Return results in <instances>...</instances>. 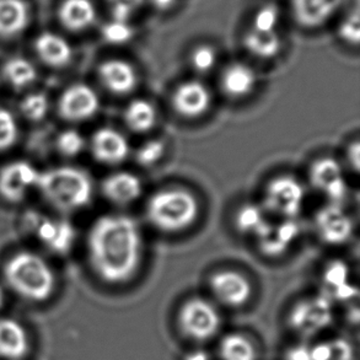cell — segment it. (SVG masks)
I'll use <instances>...</instances> for the list:
<instances>
[{
  "instance_id": "5bb4252c",
  "label": "cell",
  "mask_w": 360,
  "mask_h": 360,
  "mask_svg": "<svg viewBox=\"0 0 360 360\" xmlns=\"http://www.w3.org/2000/svg\"><path fill=\"white\" fill-rule=\"evenodd\" d=\"M210 289L221 304L241 307L251 299L252 288L248 278L235 271H221L210 278Z\"/></svg>"
},
{
  "instance_id": "f1b7e54d",
  "label": "cell",
  "mask_w": 360,
  "mask_h": 360,
  "mask_svg": "<svg viewBox=\"0 0 360 360\" xmlns=\"http://www.w3.org/2000/svg\"><path fill=\"white\" fill-rule=\"evenodd\" d=\"M219 356L221 360H256L257 352L248 337L233 333L220 342Z\"/></svg>"
},
{
  "instance_id": "ba28073f",
  "label": "cell",
  "mask_w": 360,
  "mask_h": 360,
  "mask_svg": "<svg viewBox=\"0 0 360 360\" xmlns=\"http://www.w3.org/2000/svg\"><path fill=\"white\" fill-rule=\"evenodd\" d=\"M333 320L332 300L325 294L297 302L290 312V326L300 336H314Z\"/></svg>"
},
{
  "instance_id": "1f68e13d",
  "label": "cell",
  "mask_w": 360,
  "mask_h": 360,
  "mask_svg": "<svg viewBox=\"0 0 360 360\" xmlns=\"http://www.w3.org/2000/svg\"><path fill=\"white\" fill-rule=\"evenodd\" d=\"M134 27L131 22L111 19L103 25L101 34L105 42L113 46L126 44L134 37Z\"/></svg>"
},
{
  "instance_id": "8992f818",
  "label": "cell",
  "mask_w": 360,
  "mask_h": 360,
  "mask_svg": "<svg viewBox=\"0 0 360 360\" xmlns=\"http://www.w3.org/2000/svg\"><path fill=\"white\" fill-rule=\"evenodd\" d=\"M30 230L44 248L57 255H67L75 243V229L67 220L52 219L39 213L25 215Z\"/></svg>"
},
{
  "instance_id": "44dd1931",
  "label": "cell",
  "mask_w": 360,
  "mask_h": 360,
  "mask_svg": "<svg viewBox=\"0 0 360 360\" xmlns=\"http://www.w3.org/2000/svg\"><path fill=\"white\" fill-rule=\"evenodd\" d=\"M29 348V337L24 326L13 319H0V358L21 359Z\"/></svg>"
},
{
  "instance_id": "f6af8a7d",
  "label": "cell",
  "mask_w": 360,
  "mask_h": 360,
  "mask_svg": "<svg viewBox=\"0 0 360 360\" xmlns=\"http://www.w3.org/2000/svg\"><path fill=\"white\" fill-rule=\"evenodd\" d=\"M4 290H3V288L0 287V309H1V307H3V304H4Z\"/></svg>"
},
{
  "instance_id": "4dcf8cb0",
  "label": "cell",
  "mask_w": 360,
  "mask_h": 360,
  "mask_svg": "<svg viewBox=\"0 0 360 360\" xmlns=\"http://www.w3.org/2000/svg\"><path fill=\"white\" fill-rule=\"evenodd\" d=\"M264 221L263 208L253 203L243 205L235 215V226L243 234H256Z\"/></svg>"
},
{
  "instance_id": "9c48e42d",
  "label": "cell",
  "mask_w": 360,
  "mask_h": 360,
  "mask_svg": "<svg viewBox=\"0 0 360 360\" xmlns=\"http://www.w3.org/2000/svg\"><path fill=\"white\" fill-rule=\"evenodd\" d=\"M310 182L315 190L340 205L348 192L346 177L341 164L333 158L317 159L310 167Z\"/></svg>"
},
{
  "instance_id": "d590c367",
  "label": "cell",
  "mask_w": 360,
  "mask_h": 360,
  "mask_svg": "<svg viewBox=\"0 0 360 360\" xmlns=\"http://www.w3.org/2000/svg\"><path fill=\"white\" fill-rule=\"evenodd\" d=\"M166 146L164 141L155 139L144 143L138 148L136 153V160L138 164L144 167L155 165L165 155Z\"/></svg>"
},
{
  "instance_id": "4fadbf2b",
  "label": "cell",
  "mask_w": 360,
  "mask_h": 360,
  "mask_svg": "<svg viewBox=\"0 0 360 360\" xmlns=\"http://www.w3.org/2000/svg\"><path fill=\"white\" fill-rule=\"evenodd\" d=\"M317 234L328 245H342L351 239L354 224L341 205H330L322 207L315 215Z\"/></svg>"
},
{
  "instance_id": "e0dca14e",
  "label": "cell",
  "mask_w": 360,
  "mask_h": 360,
  "mask_svg": "<svg viewBox=\"0 0 360 360\" xmlns=\"http://www.w3.org/2000/svg\"><path fill=\"white\" fill-rule=\"evenodd\" d=\"M98 78L103 86L115 95L131 94L138 83L134 67L123 59H108L100 64Z\"/></svg>"
},
{
  "instance_id": "d6986e66",
  "label": "cell",
  "mask_w": 360,
  "mask_h": 360,
  "mask_svg": "<svg viewBox=\"0 0 360 360\" xmlns=\"http://www.w3.org/2000/svg\"><path fill=\"white\" fill-rule=\"evenodd\" d=\"M342 4V0H292V14L299 25L315 29L325 24Z\"/></svg>"
},
{
  "instance_id": "6da1fadb",
  "label": "cell",
  "mask_w": 360,
  "mask_h": 360,
  "mask_svg": "<svg viewBox=\"0 0 360 360\" xmlns=\"http://www.w3.org/2000/svg\"><path fill=\"white\" fill-rule=\"evenodd\" d=\"M89 262L108 284L131 281L143 258V236L136 220L127 215H103L88 235Z\"/></svg>"
},
{
  "instance_id": "d6a6232c",
  "label": "cell",
  "mask_w": 360,
  "mask_h": 360,
  "mask_svg": "<svg viewBox=\"0 0 360 360\" xmlns=\"http://www.w3.org/2000/svg\"><path fill=\"white\" fill-rule=\"evenodd\" d=\"M49 110V100L44 94L34 93L25 96L20 103V112L29 121L44 120Z\"/></svg>"
},
{
  "instance_id": "d4e9b609",
  "label": "cell",
  "mask_w": 360,
  "mask_h": 360,
  "mask_svg": "<svg viewBox=\"0 0 360 360\" xmlns=\"http://www.w3.org/2000/svg\"><path fill=\"white\" fill-rule=\"evenodd\" d=\"M349 269L346 263L342 261H333L327 266L323 272V283L328 292L325 294L331 300H351L358 295L356 287L348 283Z\"/></svg>"
},
{
  "instance_id": "7402d4cb",
  "label": "cell",
  "mask_w": 360,
  "mask_h": 360,
  "mask_svg": "<svg viewBox=\"0 0 360 360\" xmlns=\"http://www.w3.org/2000/svg\"><path fill=\"white\" fill-rule=\"evenodd\" d=\"M58 16L65 29L80 32L93 26L96 20V8L91 0H64Z\"/></svg>"
},
{
  "instance_id": "ac0fdd59",
  "label": "cell",
  "mask_w": 360,
  "mask_h": 360,
  "mask_svg": "<svg viewBox=\"0 0 360 360\" xmlns=\"http://www.w3.org/2000/svg\"><path fill=\"white\" fill-rule=\"evenodd\" d=\"M101 188L106 200L117 205H131L141 197L143 192L139 177L126 171L108 176Z\"/></svg>"
},
{
  "instance_id": "83f0119b",
  "label": "cell",
  "mask_w": 360,
  "mask_h": 360,
  "mask_svg": "<svg viewBox=\"0 0 360 360\" xmlns=\"http://www.w3.org/2000/svg\"><path fill=\"white\" fill-rule=\"evenodd\" d=\"M3 75L6 83L14 89H25L37 79V70L29 59L11 58L3 67Z\"/></svg>"
},
{
  "instance_id": "f546056e",
  "label": "cell",
  "mask_w": 360,
  "mask_h": 360,
  "mask_svg": "<svg viewBox=\"0 0 360 360\" xmlns=\"http://www.w3.org/2000/svg\"><path fill=\"white\" fill-rule=\"evenodd\" d=\"M312 356L315 360H353L354 351L349 342L342 338L319 343L311 347Z\"/></svg>"
},
{
  "instance_id": "603a6c76",
  "label": "cell",
  "mask_w": 360,
  "mask_h": 360,
  "mask_svg": "<svg viewBox=\"0 0 360 360\" xmlns=\"http://www.w3.org/2000/svg\"><path fill=\"white\" fill-rule=\"evenodd\" d=\"M29 5L24 0H0V39H13L27 27Z\"/></svg>"
},
{
  "instance_id": "e575fe53",
  "label": "cell",
  "mask_w": 360,
  "mask_h": 360,
  "mask_svg": "<svg viewBox=\"0 0 360 360\" xmlns=\"http://www.w3.org/2000/svg\"><path fill=\"white\" fill-rule=\"evenodd\" d=\"M57 149L64 156L73 158L85 149V138L78 131L68 129L57 136Z\"/></svg>"
},
{
  "instance_id": "484cf974",
  "label": "cell",
  "mask_w": 360,
  "mask_h": 360,
  "mask_svg": "<svg viewBox=\"0 0 360 360\" xmlns=\"http://www.w3.org/2000/svg\"><path fill=\"white\" fill-rule=\"evenodd\" d=\"M243 46L258 58L271 59L281 52L282 39L277 31L259 32L251 29L243 36Z\"/></svg>"
},
{
  "instance_id": "7bdbcfd3",
  "label": "cell",
  "mask_w": 360,
  "mask_h": 360,
  "mask_svg": "<svg viewBox=\"0 0 360 360\" xmlns=\"http://www.w3.org/2000/svg\"><path fill=\"white\" fill-rule=\"evenodd\" d=\"M150 1L155 9L166 11V10H170L177 0H150Z\"/></svg>"
},
{
  "instance_id": "9a60e30c",
  "label": "cell",
  "mask_w": 360,
  "mask_h": 360,
  "mask_svg": "<svg viewBox=\"0 0 360 360\" xmlns=\"http://www.w3.org/2000/svg\"><path fill=\"white\" fill-rule=\"evenodd\" d=\"M210 89L195 80L181 84L172 95V108L182 117H200L210 110Z\"/></svg>"
},
{
  "instance_id": "60d3db41",
  "label": "cell",
  "mask_w": 360,
  "mask_h": 360,
  "mask_svg": "<svg viewBox=\"0 0 360 360\" xmlns=\"http://www.w3.org/2000/svg\"><path fill=\"white\" fill-rule=\"evenodd\" d=\"M347 158H348V161H349V164H351L352 167H353V170L358 172L360 167L359 141H356L353 144L349 146V148H348V153H347Z\"/></svg>"
},
{
  "instance_id": "ffe728a7",
  "label": "cell",
  "mask_w": 360,
  "mask_h": 360,
  "mask_svg": "<svg viewBox=\"0 0 360 360\" xmlns=\"http://www.w3.org/2000/svg\"><path fill=\"white\" fill-rule=\"evenodd\" d=\"M39 59L52 68H63L73 58V49L67 39L53 32H44L34 41Z\"/></svg>"
},
{
  "instance_id": "7c38bea8",
  "label": "cell",
  "mask_w": 360,
  "mask_h": 360,
  "mask_svg": "<svg viewBox=\"0 0 360 360\" xmlns=\"http://www.w3.org/2000/svg\"><path fill=\"white\" fill-rule=\"evenodd\" d=\"M300 235V226L294 219L279 223L264 221L255 234L259 251L269 257H279L292 248Z\"/></svg>"
},
{
  "instance_id": "4316f807",
  "label": "cell",
  "mask_w": 360,
  "mask_h": 360,
  "mask_svg": "<svg viewBox=\"0 0 360 360\" xmlns=\"http://www.w3.org/2000/svg\"><path fill=\"white\" fill-rule=\"evenodd\" d=\"M124 123L131 131L146 133L156 124V110L144 98L133 100L124 110Z\"/></svg>"
},
{
  "instance_id": "cb8c5ba5",
  "label": "cell",
  "mask_w": 360,
  "mask_h": 360,
  "mask_svg": "<svg viewBox=\"0 0 360 360\" xmlns=\"http://www.w3.org/2000/svg\"><path fill=\"white\" fill-rule=\"evenodd\" d=\"M257 83V77L252 68L241 63H235L225 69L221 75V89L230 98H240L252 93Z\"/></svg>"
},
{
  "instance_id": "f35d334b",
  "label": "cell",
  "mask_w": 360,
  "mask_h": 360,
  "mask_svg": "<svg viewBox=\"0 0 360 360\" xmlns=\"http://www.w3.org/2000/svg\"><path fill=\"white\" fill-rule=\"evenodd\" d=\"M338 34L346 44L358 46L360 42L359 10L356 9L346 19L342 21L338 29Z\"/></svg>"
},
{
  "instance_id": "836d02e7",
  "label": "cell",
  "mask_w": 360,
  "mask_h": 360,
  "mask_svg": "<svg viewBox=\"0 0 360 360\" xmlns=\"http://www.w3.org/2000/svg\"><path fill=\"white\" fill-rule=\"evenodd\" d=\"M19 128L13 113L6 108H0V153L9 150L18 141Z\"/></svg>"
},
{
  "instance_id": "74e56055",
  "label": "cell",
  "mask_w": 360,
  "mask_h": 360,
  "mask_svg": "<svg viewBox=\"0 0 360 360\" xmlns=\"http://www.w3.org/2000/svg\"><path fill=\"white\" fill-rule=\"evenodd\" d=\"M191 64L198 73H208L217 64V52L210 46H200L191 54Z\"/></svg>"
},
{
  "instance_id": "5b68a950",
  "label": "cell",
  "mask_w": 360,
  "mask_h": 360,
  "mask_svg": "<svg viewBox=\"0 0 360 360\" xmlns=\"http://www.w3.org/2000/svg\"><path fill=\"white\" fill-rule=\"evenodd\" d=\"M181 330L197 342L210 341L219 332L221 317L212 302L193 297L185 302L179 316Z\"/></svg>"
},
{
  "instance_id": "2e32d148",
  "label": "cell",
  "mask_w": 360,
  "mask_h": 360,
  "mask_svg": "<svg viewBox=\"0 0 360 360\" xmlns=\"http://www.w3.org/2000/svg\"><path fill=\"white\" fill-rule=\"evenodd\" d=\"M91 153L95 160L105 165H118L129 154L126 136L113 128H100L91 138Z\"/></svg>"
},
{
  "instance_id": "3957f363",
  "label": "cell",
  "mask_w": 360,
  "mask_h": 360,
  "mask_svg": "<svg viewBox=\"0 0 360 360\" xmlns=\"http://www.w3.org/2000/svg\"><path fill=\"white\" fill-rule=\"evenodd\" d=\"M4 277L18 295L30 302H44L56 289L52 268L34 252L22 251L14 255L5 264Z\"/></svg>"
},
{
  "instance_id": "30bf717a",
  "label": "cell",
  "mask_w": 360,
  "mask_h": 360,
  "mask_svg": "<svg viewBox=\"0 0 360 360\" xmlns=\"http://www.w3.org/2000/svg\"><path fill=\"white\" fill-rule=\"evenodd\" d=\"M98 94L86 84L70 85L59 98V116L65 121H88L98 113Z\"/></svg>"
},
{
  "instance_id": "ee69618b",
  "label": "cell",
  "mask_w": 360,
  "mask_h": 360,
  "mask_svg": "<svg viewBox=\"0 0 360 360\" xmlns=\"http://www.w3.org/2000/svg\"><path fill=\"white\" fill-rule=\"evenodd\" d=\"M185 360H210L208 354L205 352H192L188 356H186Z\"/></svg>"
},
{
  "instance_id": "ab89813d",
  "label": "cell",
  "mask_w": 360,
  "mask_h": 360,
  "mask_svg": "<svg viewBox=\"0 0 360 360\" xmlns=\"http://www.w3.org/2000/svg\"><path fill=\"white\" fill-rule=\"evenodd\" d=\"M285 360H315L312 356L311 347L297 346L289 349Z\"/></svg>"
},
{
  "instance_id": "b9f144b4",
  "label": "cell",
  "mask_w": 360,
  "mask_h": 360,
  "mask_svg": "<svg viewBox=\"0 0 360 360\" xmlns=\"http://www.w3.org/2000/svg\"><path fill=\"white\" fill-rule=\"evenodd\" d=\"M108 4L111 6L115 5H120V6H124L127 9L131 10L133 13H136V10L141 8V5L144 4L146 0H108Z\"/></svg>"
},
{
  "instance_id": "8fae6325",
  "label": "cell",
  "mask_w": 360,
  "mask_h": 360,
  "mask_svg": "<svg viewBox=\"0 0 360 360\" xmlns=\"http://www.w3.org/2000/svg\"><path fill=\"white\" fill-rule=\"evenodd\" d=\"M39 171L27 161H14L0 170V195L10 203H20L37 185Z\"/></svg>"
},
{
  "instance_id": "8d00e7d4",
  "label": "cell",
  "mask_w": 360,
  "mask_h": 360,
  "mask_svg": "<svg viewBox=\"0 0 360 360\" xmlns=\"http://www.w3.org/2000/svg\"><path fill=\"white\" fill-rule=\"evenodd\" d=\"M279 22V9L274 4H266L257 10L253 16L252 30L259 32H272Z\"/></svg>"
},
{
  "instance_id": "277c9868",
  "label": "cell",
  "mask_w": 360,
  "mask_h": 360,
  "mask_svg": "<svg viewBox=\"0 0 360 360\" xmlns=\"http://www.w3.org/2000/svg\"><path fill=\"white\" fill-rule=\"evenodd\" d=\"M146 218L164 233H180L190 228L200 215V203L190 191L167 188L159 191L146 203Z\"/></svg>"
},
{
  "instance_id": "52a82bcc",
  "label": "cell",
  "mask_w": 360,
  "mask_h": 360,
  "mask_svg": "<svg viewBox=\"0 0 360 360\" xmlns=\"http://www.w3.org/2000/svg\"><path fill=\"white\" fill-rule=\"evenodd\" d=\"M304 198V187L292 176L276 177L264 191L266 208L285 219H294L302 212Z\"/></svg>"
},
{
  "instance_id": "7a4b0ae2",
  "label": "cell",
  "mask_w": 360,
  "mask_h": 360,
  "mask_svg": "<svg viewBox=\"0 0 360 360\" xmlns=\"http://www.w3.org/2000/svg\"><path fill=\"white\" fill-rule=\"evenodd\" d=\"M39 192L49 205L62 212H74L90 205L94 185L85 171L62 166L39 172L37 185Z\"/></svg>"
}]
</instances>
